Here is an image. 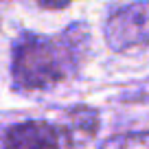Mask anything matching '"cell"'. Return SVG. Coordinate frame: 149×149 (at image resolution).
I'll use <instances>...</instances> for the list:
<instances>
[{
  "instance_id": "obj_1",
  "label": "cell",
  "mask_w": 149,
  "mask_h": 149,
  "mask_svg": "<svg viewBox=\"0 0 149 149\" xmlns=\"http://www.w3.org/2000/svg\"><path fill=\"white\" fill-rule=\"evenodd\" d=\"M77 46L70 37H42L22 35L13 46L11 74L18 88L46 90L59 84L72 72Z\"/></svg>"
},
{
  "instance_id": "obj_2",
  "label": "cell",
  "mask_w": 149,
  "mask_h": 149,
  "mask_svg": "<svg viewBox=\"0 0 149 149\" xmlns=\"http://www.w3.org/2000/svg\"><path fill=\"white\" fill-rule=\"evenodd\" d=\"M105 40L112 51H127L149 44V5H123L107 15Z\"/></svg>"
},
{
  "instance_id": "obj_3",
  "label": "cell",
  "mask_w": 149,
  "mask_h": 149,
  "mask_svg": "<svg viewBox=\"0 0 149 149\" xmlns=\"http://www.w3.org/2000/svg\"><path fill=\"white\" fill-rule=\"evenodd\" d=\"M2 149H59V134L51 123L24 121L5 132Z\"/></svg>"
},
{
  "instance_id": "obj_4",
  "label": "cell",
  "mask_w": 149,
  "mask_h": 149,
  "mask_svg": "<svg viewBox=\"0 0 149 149\" xmlns=\"http://www.w3.org/2000/svg\"><path fill=\"white\" fill-rule=\"evenodd\" d=\"M118 149H149V132H138L123 138Z\"/></svg>"
}]
</instances>
